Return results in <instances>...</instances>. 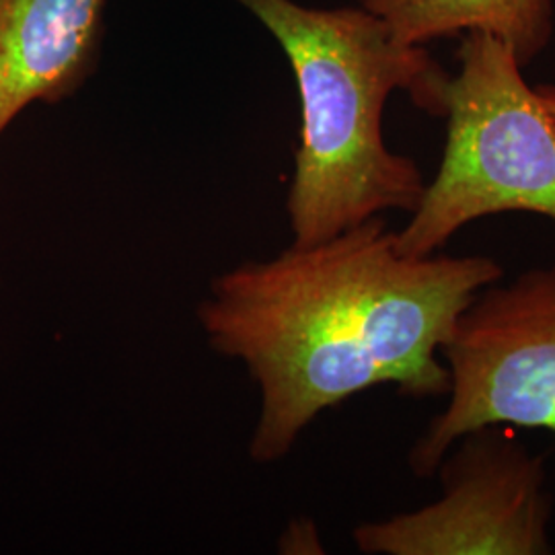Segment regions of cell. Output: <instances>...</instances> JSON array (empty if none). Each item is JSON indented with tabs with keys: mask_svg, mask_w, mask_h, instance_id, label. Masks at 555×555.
<instances>
[{
	"mask_svg": "<svg viewBox=\"0 0 555 555\" xmlns=\"http://www.w3.org/2000/svg\"><path fill=\"white\" fill-rule=\"evenodd\" d=\"M502 276L488 256H405L397 231L375 217L215 278L199 300V327L258 385L251 459H284L323 412L373 387L396 385L410 399L449 396L440 348Z\"/></svg>",
	"mask_w": 555,
	"mask_h": 555,
	"instance_id": "6da1fadb",
	"label": "cell"
},
{
	"mask_svg": "<svg viewBox=\"0 0 555 555\" xmlns=\"http://www.w3.org/2000/svg\"><path fill=\"white\" fill-rule=\"evenodd\" d=\"M280 43L297 80L300 139L286 215L295 245H313L380 217L414 212L426 181L383 137L387 100L403 91L444 118L451 75L424 46L399 40L362 7L235 0Z\"/></svg>",
	"mask_w": 555,
	"mask_h": 555,
	"instance_id": "7a4b0ae2",
	"label": "cell"
},
{
	"mask_svg": "<svg viewBox=\"0 0 555 555\" xmlns=\"http://www.w3.org/2000/svg\"><path fill=\"white\" fill-rule=\"evenodd\" d=\"M444 119L437 176L397 231L405 256L440 254L463 227L502 212L555 220V124L511 46L465 34Z\"/></svg>",
	"mask_w": 555,
	"mask_h": 555,
	"instance_id": "3957f363",
	"label": "cell"
},
{
	"mask_svg": "<svg viewBox=\"0 0 555 555\" xmlns=\"http://www.w3.org/2000/svg\"><path fill=\"white\" fill-rule=\"evenodd\" d=\"M440 357L451 375L449 403L408 455L414 476H437L456 440L483 426L555 437V263L483 288L456 319Z\"/></svg>",
	"mask_w": 555,
	"mask_h": 555,
	"instance_id": "277c9868",
	"label": "cell"
},
{
	"mask_svg": "<svg viewBox=\"0 0 555 555\" xmlns=\"http://www.w3.org/2000/svg\"><path fill=\"white\" fill-rule=\"evenodd\" d=\"M442 494L412 513L354 529L369 555H547L554 496L545 459L508 430L483 426L459 438L437 469Z\"/></svg>",
	"mask_w": 555,
	"mask_h": 555,
	"instance_id": "5b68a950",
	"label": "cell"
},
{
	"mask_svg": "<svg viewBox=\"0 0 555 555\" xmlns=\"http://www.w3.org/2000/svg\"><path fill=\"white\" fill-rule=\"evenodd\" d=\"M105 36L107 0H0V139L27 107L75 98Z\"/></svg>",
	"mask_w": 555,
	"mask_h": 555,
	"instance_id": "8992f818",
	"label": "cell"
},
{
	"mask_svg": "<svg viewBox=\"0 0 555 555\" xmlns=\"http://www.w3.org/2000/svg\"><path fill=\"white\" fill-rule=\"evenodd\" d=\"M399 40L426 46L459 34H486L527 66L554 36L552 0H360Z\"/></svg>",
	"mask_w": 555,
	"mask_h": 555,
	"instance_id": "52a82bcc",
	"label": "cell"
},
{
	"mask_svg": "<svg viewBox=\"0 0 555 555\" xmlns=\"http://www.w3.org/2000/svg\"><path fill=\"white\" fill-rule=\"evenodd\" d=\"M537 95L543 103V107L547 109L550 118L555 124V85H539L535 87Z\"/></svg>",
	"mask_w": 555,
	"mask_h": 555,
	"instance_id": "ba28073f",
	"label": "cell"
}]
</instances>
